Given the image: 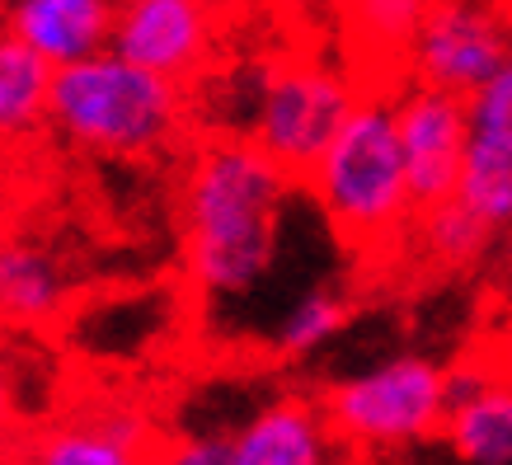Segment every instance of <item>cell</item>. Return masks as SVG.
I'll return each instance as SVG.
<instances>
[{
  "label": "cell",
  "instance_id": "23",
  "mask_svg": "<svg viewBox=\"0 0 512 465\" xmlns=\"http://www.w3.org/2000/svg\"><path fill=\"white\" fill-rule=\"evenodd\" d=\"M494 10H498L503 19H512V0H494Z\"/></svg>",
  "mask_w": 512,
  "mask_h": 465
},
{
  "label": "cell",
  "instance_id": "10",
  "mask_svg": "<svg viewBox=\"0 0 512 465\" xmlns=\"http://www.w3.org/2000/svg\"><path fill=\"white\" fill-rule=\"evenodd\" d=\"M423 15H428V0H339V24L362 90H404Z\"/></svg>",
  "mask_w": 512,
  "mask_h": 465
},
{
  "label": "cell",
  "instance_id": "22",
  "mask_svg": "<svg viewBox=\"0 0 512 465\" xmlns=\"http://www.w3.org/2000/svg\"><path fill=\"white\" fill-rule=\"evenodd\" d=\"M503 372H512V310H508V325H503Z\"/></svg>",
  "mask_w": 512,
  "mask_h": 465
},
{
  "label": "cell",
  "instance_id": "16",
  "mask_svg": "<svg viewBox=\"0 0 512 465\" xmlns=\"http://www.w3.org/2000/svg\"><path fill=\"white\" fill-rule=\"evenodd\" d=\"M52 76H57V66L43 62L15 33L0 29V146L29 141L47 127Z\"/></svg>",
  "mask_w": 512,
  "mask_h": 465
},
{
  "label": "cell",
  "instance_id": "4",
  "mask_svg": "<svg viewBox=\"0 0 512 465\" xmlns=\"http://www.w3.org/2000/svg\"><path fill=\"white\" fill-rule=\"evenodd\" d=\"M357 99H362L357 76L320 62V57H282V62L264 66L259 104H254L245 137L301 184Z\"/></svg>",
  "mask_w": 512,
  "mask_h": 465
},
{
  "label": "cell",
  "instance_id": "20",
  "mask_svg": "<svg viewBox=\"0 0 512 465\" xmlns=\"http://www.w3.org/2000/svg\"><path fill=\"white\" fill-rule=\"evenodd\" d=\"M10 419H15V390H10V376L0 367V433L10 428Z\"/></svg>",
  "mask_w": 512,
  "mask_h": 465
},
{
  "label": "cell",
  "instance_id": "2",
  "mask_svg": "<svg viewBox=\"0 0 512 465\" xmlns=\"http://www.w3.org/2000/svg\"><path fill=\"white\" fill-rule=\"evenodd\" d=\"M301 188H311L325 221L357 254H390L404 245L414 226V193L395 132V94L362 90Z\"/></svg>",
  "mask_w": 512,
  "mask_h": 465
},
{
  "label": "cell",
  "instance_id": "6",
  "mask_svg": "<svg viewBox=\"0 0 512 465\" xmlns=\"http://www.w3.org/2000/svg\"><path fill=\"white\" fill-rule=\"evenodd\" d=\"M226 0H118L109 47L174 85H198L221 52Z\"/></svg>",
  "mask_w": 512,
  "mask_h": 465
},
{
  "label": "cell",
  "instance_id": "18",
  "mask_svg": "<svg viewBox=\"0 0 512 465\" xmlns=\"http://www.w3.org/2000/svg\"><path fill=\"white\" fill-rule=\"evenodd\" d=\"M343 320H348V301H343V292H334V287H315V292H306L287 315H282L278 353H287V357L315 353L325 339L339 334Z\"/></svg>",
  "mask_w": 512,
  "mask_h": 465
},
{
  "label": "cell",
  "instance_id": "3",
  "mask_svg": "<svg viewBox=\"0 0 512 465\" xmlns=\"http://www.w3.org/2000/svg\"><path fill=\"white\" fill-rule=\"evenodd\" d=\"M188 123L184 85L118 57L113 47L57 66L47 127L94 155H156Z\"/></svg>",
  "mask_w": 512,
  "mask_h": 465
},
{
  "label": "cell",
  "instance_id": "24",
  "mask_svg": "<svg viewBox=\"0 0 512 465\" xmlns=\"http://www.w3.org/2000/svg\"><path fill=\"white\" fill-rule=\"evenodd\" d=\"M0 465H29V456L19 461V456H0Z\"/></svg>",
  "mask_w": 512,
  "mask_h": 465
},
{
  "label": "cell",
  "instance_id": "21",
  "mask_svg": "<svg viewBox=\"0 0 512 465\" xmlns=\"http://www.w3.org/2000/svg\"><path fill=\"white\" fill-rule=\"evenodd\" d=\"M254 5H264V10H273V15H306L315 0H254Z\"/></svg>",
  "mask_w": 512,
  "mask_h": 465
},
{
  "label": "cell",
  "instance_id": "9",
  "mask_svg": "<svg viewBox=\"0 0 512 465\" xmlns=\"http://www.w3.org/2000/svg\"><path fill=\"white\" fill-rule=\"evenodd\" d=\"M466 160L456 198L489 226H512V57L466 99Z\"/></svg>",
  "mask_w": 512,
  "mask_h": 465
},
{
  "label": "cell",
  "instance_id": "12",
  "mask_svg": "<svg viewBox=\"0 0 512 465\" xmlns=\"http://www.w3.org/2000/svg\"><path fill=\"white\" fill-rule=\"evenodd\" d=\"M156 433L127 404H99L90 414L47 428L29 447V465H151Z\"/></svg>",
  "mask_w": 512,
  "mask_h": 465
},
{
  "label": "cell",
  "instance_id": "1",
  "mask_svg": "<svg viewBox=\"0 0 512 465\" xmlns=\"http://www.w3.org/2000/svg\"><path fill=\"white\" fill-rule=\"evenodd\" d=\"M296 179L249 137L207 141L184 174V268L207 301L254 292L278 264Z\"/></svg>",
  "mask_w": 512,
  "mask_h": 465
},
{
  "label": "cell",
  "instance_id": "19",
  "mask_svg": "<svg viewBox=\"0 0 512 465\" xmlns=\"http://www.w3.org/2000/svg\"><path fill=\"white\" fill-rule=\"evenodd\" d=\"M151 465H235V447L226 433H184L165 442Z\"/></svg>",
  "mask_w": 512,
  "mask_h": 465
},
{
  "label": "cell",
  "instance_id": "13",
  "mask_svg": "<svg viewBox=\"0 0 512 465\" xmlns=\"http://www.w3.org/2000/svg\"><path fill=\"white\" fill-rule=\"evenodd\" d=\"M113 10L118 0H5L0 29L29 43L43 62L71 66L109 47Z\"/></svg>",
  "mask_w": 512,
  "mask_h": 465
},
{
  "label": "cell",
  "instance_id": "25",
  "mask_svg": "<svg viewBox=\"0 0 512 465\" xmlns=\"http://www.w3.org/2000/svg\"><path fill=\"white\" fill-rule=\"evenodd\" d=\"M508 282H512V249H508Z\"/></svg>",
  "mask_w": 512,
  "mask_h": 465
},
{
  "label": "cell",
  "instance_id": "15",
  "mask_svg": "<svg viewBox=\"0 0 512 465\" xmlns=\"http://www.w3.org/2000/svg\"><path fill=\"white\" fill-rule=\"evenodd\" d=\"M71 282L62 259L33 235H0V320L38 329L66 310Z\"/></svg>",
  "mask_w": 512,
  "mask_h": 465
},
{
  "label": "cell",
  "instance_id": "5",
  "mask_svg": "<svg viewBox=\"0 0 512 465\" xmlns=\"http://www.w3.org/2000/svg\"><path fill=\"white\" fill-rule=\"evenodd\" d=\"M325 414L334 433L357 447L423 442L447 423V372L428 357H395L339 381L325 395Z\"/></svg>",
  "mask_w": 512,
  "mask_h": 465
},
{
  "label": "cell",
  "instance_id": "8",
  "mask_svg": "<svg viewBox=\"0 0 512 465\" xmlns=\"http://www.w3.org/2000/svg\"><path fill=\"white\" fill-rule=\"evenodd\" d=\"M395 132H400L414 212L451 198L461 184V160H466V99L414 80L395 94Z\"/></svg>",
  "mask_w": 512,
  "mask_h": 465
},
{
  "label": "cell",
  "instance_id": "11",
  "mask_svg": "<svg viewBox=\"0 0 512 465\" xmlns=\"http://www.w3.org/2000/svg\"><path fill=\"white\" fill-rule=\"evenodd\" d=\"M456 456L470 465L512 461V372L461 367L447 376V423Z\"/></svg>",
  "mask_w": 512,
  "mask_h": 465
},
{
  "label": "cell",
  "instance_id": "7",
  "mask_svg": "<svg viewBox=\"0 0 512 465\" xmlns=\"http://www.w3.org/2000/svg\"><path fill=\"white\" fill-rule=\"evenodd\" d=\"M508 57V19L494 5L428 0V15H423L414 52H409V80L470 99Z\"/></svg>",
  "mask_w": 512,
  "mask_h": 465
},
{
  "label": "cell",
  "instance_id": "14",
  "mask_svg": "<svg viewBox=\"0 0 512 465\" xmlns=\"http://www.w3.org/2000/svg\"><path fill=\"white\" fill-rule=\"evenodd\" d=\"M231 447L235 465H334L339 433L325 404L273 400L240 433H231Z\"/></svg>",
  "mask_w": 512,
  "mask_h": 465
},
{
  "label": "cell",
  "instance_id": "17",
  "mask_svg": "<svg viewBox=\"0 0 512 465\" xmlns=\"http://www.w3.org/2000/svg\"><path fill=\"white\" fill-rule=\"evenodd\" d=\"M489 235L494 231H489V226H484V221L475 217L456 193H451V198H442V202H433V207L414 212V226H409L404 240H414V245L423 249V259H428V264L461 268V264H470L484 245H489Z\"/></svg>",
  "mask_w": 512,
  "mask_h": 465
}]
</instances>
